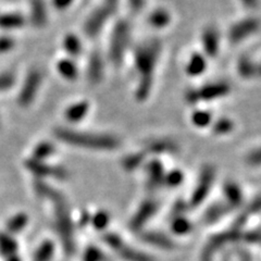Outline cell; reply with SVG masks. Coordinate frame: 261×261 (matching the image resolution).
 Here are the masks:
<instances>
[{
  "mask_svg": "<svg viewBox=\"0 0 261 261\" xmlns=\"http://www.w3.org/2000/svg\"><path fill=\"white\" fill-rule=\"evenodd\" d=\"M33 189L39 198L46 199L53 205L56 232L61 242L64 254L72 256L76 249L75 233L67 198L59 190L46 183L44 179L36 178L33 183Z\"/></svg>",
  "mask_w": 261,
  "mask_h": 261,
  "instance_id": "1",
  "label": "cell"
},
{
  "mask_svg": "<svg viewBox=\"0 0 261 261\" xmlns=\"http://www.w3.org/2000/svg\"><path fill=\"white\" fill-rule=\"evenodd\" d=\"M161 53V44L158 39L145 40L135 49V70L140 75V82L135 92L138 100H145L149 97L152 88V75Z\"/></svg>",
  "mask_w": 261,
  "mask_h": 261,
  "instance_id": "2",
  "label": "cell"
},
{
  "mask_svg": "<svg viewBox=\"0 0 261 261\" xmlns=\"http://www.w3.org/2000/svg\"><path fill=\"white\" fill-rule=\"evenodd\" d=\"M54 133L59 141L65 144L91 150H113L120 145L119 138L109 134L80 132L67 127L56 128Z\"/></svg>",
  "mask_w": 261,
  "mask_h": 261,
  "instance_id": "3",
  "label": "cell"
},
{
  "mask_svg": "<svg viewBox=\"0 0 261 261\" xmlns=\"http://www.w3.org/2000/svg\"><path fill=\"white\" fill-rule=\"evenodd\" d=\"M102 242L124 261H154L146 252L129 246L121 236L114 232H107L102 236Z\"/></svg>",
  "mask_w": 261,
  "mask_h": 261,
  "instance_id": "4",
  "label": "cell"
},
{
  "mask_svg": "<svg viewBox=\"0 0 261 261\" xmlns=\"http://www.w3.org/2000/svg\"><path fill=\"white\" fill-rule=\"evenodd\" d=\"M130 37V28L126 21H119L114 27L109 46V57L112 63L120 65L123 61V58L128 47Z\"/></svg>",
  "mask_w": 261,
  "mask_h": 261,
  "instance_id": "5",
  "label": "cell"
},
{
  "mask_svg": "<svg viewBox=\"0 0 261 261\" xmlns=\"http://www.w3.org/2000/svg\"><path fill=\"white\" fill-rule=\"evenodd\" d=\"M216 177V170L212 166H205L199 173L197 183H196L193 194L189 201V206L192 208H197L206 200L212 189Z\"/></svg>",
  "mask_w": 261,
  "mask_h": 261,
  "instance_id": "6",
  "label": "cell"
},
{
  "mask_svg": "<svg viewBox=\"0 0 261 261\" xmlns=\"http://www.w3.org/2000/svg\"><path fill=\"white\" fill-rule=\"evenodd\" d=\"M25 168L38 179L55 178L59 179V181H64L70 176L69 171L63 167L50 166L46 161L35 160L33 158L25 161Z\"/></svg>",
  "mask_w": 261,
  "mask_h": 261,
  "instance_id": "7",
  "label": "cell"
},
{
  "mask_svg": "<svg viewBox=\"0 0 261 261\" xmlns=\"http://www.w3.org/2000/svg\"><path fill=\"white\" fill-rule=\"evenodd\" d=\"M230 93V85L224 82L211 83L199 89H192L186 94V99L190 103H196L200 100H214L224 97Z\"/></svg>",
  "mask_w": 261,
  "mask_h": 261,
  "instance_id": "8",
  "label": "cell"
},
{
  "mask_svg": "<svg viewBox=\"0 0 261 261\" xmlns=\"http://www.w3.org/2000/svg\"><path fill=\"white\" fill-rule=\"evenodd\" d=\"M159 209V202L156 199L147 198L141 202L135 214L129 220L128 227L134 232H142L144 226L156 215Z\"/></svg>",
  "mask_w": 261,
  "mask_h": 261,
  "instance_id": "9",
  "label": "cell"
},
{
  "mask_svg": "<svg viewBox=\"0 0 261 261\" xmlns=\"http://www.w3.org/2000/svg\"><path fill=\"white\" fill-rule=\"evenodd\" d=\"M40 84H42V73L38 70L31 71L25 80H24V83L20 91L18 98L19 105L22 107H29L33 100L35 99Z\"/></svg>",
  "mask_w": 261,
  "mask_h": 261,
  "instance_id": "10",
  "label": "cell"
},
{
  "mask_svg": "<svg viewBox=\"0 0 261 261\" xmlns=\"http://www.w3.org/2000/svg\"><path fill=\"white\" fill-rule=\"evenodd\" d=\"M111 13L112 11L106 5L98 7L97 9H95L91 14H89L87 20L85 21V34L91 38L96 37L101 32L105 24L107 23Z\"/></svg>",
  "mask_w": 261,
  "mask_h": 261,
  "instance_id": "11",
  "label": "cell"
},
{
  "mask_svg": "<svg viewBox=\"0 0 261 261\" xmlns=\"http://www.w3.org/2000/svg\"><path fill=\"white\" fill-rule=\"evenodd\" d=\"M259 29V21L255 18H247L241 20L240 22L235 23L230 29L228 37H230L231 43L238 44L242 40L248 38L252 34L258 31Z\"/></svg>",
  "mask_w": 261,
  "mask_h": 261,
  "instance_id": "12",
  "label": "cell"
},
{
  "mask_svg": "<svg viewBox=\"0 0 261 261\" xmlns=\"http://www.w3.org/2000/svg\"><path fill=\"white\" fill-rule=\"evenodd\" d=\"M140 238L146 244L154 248L163 250H171L175 247V243L169 235L159 231H142Z\"/></svg>",
  "mask_w": 261,
  "mask_h": 261,
  "instance_id": "13",
  "label": "cell"
},
{
  "mask_svg": "<svg viewBox=\"0 0 261 261\" xmlns=\"http://www.w3.org/2000/svg\"><path fill=\"white\" fill-rule=\"evenodd\" d=\"M146 173H147V186L151 190L158 189L159 186L163 184L165 181L166 171L163 168L162 163L159 160H151L146 166Z\"/></svg>",
  "mask_w": 261,
  "mask_h": 261,
  "instance_id": "14",
  "label": "cell"
},
{
  "mask_svg": "<svg viewBox=\"0 0 261 261\" xmlns=\"http://www.w3.org/2000/svg\"><path fill=\"white\" fill-rule=\"evenodd\" d=\"M223 195H224V202L230 207L231 210H234L242 206L244 201V196L240 186L234 182H227L223 187Z\"/></svg>",
  "mask_w": 261,
  "mask_h": 261,
  "instance_id": "15",
  "label": "cell"
},
{
  "mask_svg": "<svg viewBox=\"0 0 261 261\" xmlns=\"http://www.w3.org/2000/svg\"><path fill=\"white\" fill-rule=\"evenodd\" d=\"M203 50L209 57H216L220 48V34L215 28H207L202 33Z\"/></svg>",
  "mask_w": 261,
  "mask_h": 261,
  "instance_id": "16",
  "label": "cell"
},
{
  "mask_svg": "<svg viewBox=\"0 0 261 261\" xmlns=\"http://www.w3.org/2000/svg\"><path fill=\"white\" fill-rule=\"evenodd\" d=\"M232 210L230 209L224 201H216L205 210L203 212V221L208 224L216 223L220 221L225 215H227L228 212H231Z\"/></svg>",
  "mask_w": 261,
  "mask_h": 261,
  "instance_id": "17",
  "label": "cell"
},
{
  "mask_svg": "<svg viewBox=\"0 0 261 261\" xmlns=\"http://www.w3.org/2000/svg\"><path fill=\"white\" fill-rule=\"evenodd\" d=\"M31 22L36 28H43L48 20L47 8L44 0H32L31 2Z\"/></svg>",
  "mask_w": 261,
  "mask_h": 261,
  "instance_id": "18",
  "label": "cell"
},
{
  "mask_svg": "<svg viewBox=\"0 0 261 261\" xmlns=\"http://www.w3.org/2000/svg\"><path fill=\"white\" fill-rule=\"evenodd\" d=\"M30 218L25 212H18V214L13 215L6 221L5 224V232L10 235L19 234L24 231L29 225Z\"/></svg>",
  "mask_w": 261,
  "mask_h": 261,
  "instance_id": "19",
  "label": "cell"
},
{
  "mask_svg": "<svg viewBox=\"0 0 261 261\" xmlns=\"http://www.w3.org/2000/svg\"><path fill=\"white\" fill-rule=\"evenodd\" d=\"M88 80L94 84L99 83L103 76V61L101 56L98 53L92 54L88 61Z\"/></svg>",
  "mask_w": 261,
  "mask_h": 261,
  "instance_id": "20",
  "label": "cell"
},
{
  "mask_svg": "<svg viewBox=\"0 0 261 261\" xmlns=\"http://www.w3.org/2000/svg\"><path fill=\"white\" fill-rule=\"evenodd\" d=\"M19 244L12 235L5 231H0V256L8 258L16 254Z\"/></svg>",
  "mask_w": 261,
  "mask_h": 261,
  "instance_id": "21",
  "label": "cell"
},
{
  "mask_svg": "<svg viewBox=\"0 0 261 261\" xmlns=\"http://www.w3.org/2000/svg\"><path fill=\"white\" fill-rule=\"evenodd\" d=\"M56 252V245L50 240L40 243L33 254V261H51Z\"/></svg>",
  "mask_w": 261,
  "mask_h": 261,
  "instance_id": "22",
  "label": "cell"
},
{
  "mask_svg": "<svg viewBox=\"0 0 261 261\" xmlns=\"http://www.w3.org/2000/svg\"><path fill=\"white\" fill-rule=\"evenodd\" d=\"M24 23H25V19L20 13H0V29L4 30H16L21 29Z\"/></svg>",
  "mask_w": 261,
  "mask_h": 261,
  "instance_id": "23",
  "label": "cell"
},
{
  "mask_svg": "<svg viewBox=\"0 0 261 261\" xmlns=\"http://www.w3.org/2000/svg\"><path fill=\"white\" fill-rule=\"evenodd\" d=\"M238 69L240 75L244 79H252L259 74L258 64L254 62L251 58L247 56H243L239 60Z\"/></svg>",
  "mask_w": 261,
  "mask_h": 261,
  "instance_id": "24",
  "label": "cell"
},
{
  "mask_svg": "<svg viewBox=\"0 0 261 261\" xmlns=\"http://www.w3.org/2000/svg\"><path fill=\"white\" fill-rule=\"evenodd\" d=\"M89 110V103L87 101H80L65 110V118L70 122H79L87 114Z\"/></svg>",
  "mask_w": 261,
  "mask_h": 261,
  "instance_id": "25",
  "label": "cell"
},
{
  "mask_svg": "<svg viewBox=\"0 0 261 261\" xmlns=\"http://www.w3.org/2000/svg\"><path fill=\"white\" fill-rule=\"evenodd\" d=\"M170 227H171V231H172V233H174L175 235L183 236V235L189 234L192 231L193 224L185 216H178V217L171 218Z\"/></svg>",
  "mask_w": 261,
  "mask_h": 261,
  "instance_id": "26",
  "label": "cell"
},
{
  "mask_svg": "<svg viewBox=\"0 0 261 261\" xmlns=\"http://www.w3.org/2000/svg\"><path fill=\"white\" fill-rule=\"evenodd\" d=\"M207 67L205 57L200 54H194L187 63L186 71L191 76H197L205 72Z\"/></svg>",
  "mask_w": 261,
  "mask_h": 261,
  "instance_id": "27",
  "label": "cell"
},
{
  "mask_svg": "<svg viewBox=\"0 0 261 261\" xmlns=\"http://www.w3.org/2000/svg\"><path fill=\"white\" fill-rule=\"evenodd\" d=\"M177 150L175 143L170 140H159L151 142L147 146V151L154 153V154H162V153H172Z\"/></svg>",
  "mask_w": 261,
  "mask_h": 261,
  "instance_id": "28",
  "label": "cell"
},
{
  "mask_svg": "<svg viewBox=\"0 0 261 261\" xmlns=\"http://www.w3.org/2000/svg\"><path fill=\"white\" fill-rule=\"evenodd\" d=\"M145 159H146L145 151L133 152L130 154H127V156L122 160V167H123L124 170L127 171V172H130V171H135L136 169L140 168L144 163Z\"/></svg>",
  "mask_w": 261,
  "mask_h": 261,
  "instance_id": "29",
  "label": "cell"
},
{
  "mask_svg": "<svg viewBox=\"0 0 261 261\" xmlns=\"http://www.w3.org/2000/svg\"><path fill=\"white\" fill-rule=\"evenodd\" d=\"M58 72L61 74L62 77L69 81H73L77 77V68L75 63L70 59H62L58 62L57 65Z\"/></svg>",
  "mask_w": 261,
  "mask_h": 261,
  "instance_id": "30",
  "label": "cell"
},
{
  "mask_svg": "<svg viewBox=\"0 0 261 261\" xmlns=\"http://www.w3.org/2000/svg\"><path fill=\"white\" fill-rule=\"evenodd\" d=\"M171 16L166 9H156L149 15V23L154 29H163L170 23Z\"/></svg>",
  "mask_w": 261,
  "mask_h": 261,
  "instance_id": "31",
  "label": "cell"
},
{
  "mask_svg": "<svg viewBox=\"0 0 261 261\" xmlns=\"http://www.w3.org/2000/svg\"><path fill=\"white\" fill-rule=\"evenodd\" d=\"M63 46L65 51H67L71 57H77L82 54V43L80 38L74 34H69L65 36L63 40Z\"/></svg>",
  "mask_w": 261,
  "mask_h": 261,
  "instance_id": "32",
  "label": "cell"
},
{
  "mask_svg": "<svg viewBox=\"0 0 261 261\" xmlns=\"http://www.w3.org/2000/svg\"><path fill=\"white\" fill-rule=\"evenodd\" d=\"M55 153V146L48 142H42L39 143L34 150H33L32 158L35 160L45 161L49 156Z\"/></svg>",
  "mask_w": 261,
  "mask_h": 261,
  "instance_id": "33",
  "label": "cell"
},
{
  "mask_svg": "<svg viewBox=\"0 0 261 261\" xmlns=\"http://www.w3.org/2000/svg\"><path fill=\"white\" fill-rule=\"evenodd\" d=\"M110 222V215L106 210H99L95 212L91 217V223L95 230L103 231Z\"/></svg>",
  "mask_w": 261,
  "mask_h": 261,
  "instance_id": "34",
  "label": "cell"
},
{
  "mask_svg": "<svg viewBox=\"0 0 261 261\" xmlns=\"http://www.w3.org/2000/svg\"><path fill=\"white\" fill-rule=\"evenodd\" d=\"M82 261H108V258L99 247L89 245L83 252Z\"/></svg>",
  "mask_w": 261,
  "mask_h": 261,
  "instance_id": "35",
  "label": "cell"
},
{
  "mask_svg": "<svg viewBox=\"0 0 261 261\" xmlns=\"http://www.w3.org/2000/svg\"><path fill=\"white\" fill-rule=\"evenodd\" d=\"M183 179H184V174L182 171L175 169V170H172V171H170V172L166 173L163 184H166L170 187H177L178 185L182 184Z\"/></svg>",
  "mask_w": 261,
  "mask_h": 261,
  "instance_id": "36",
  "label": "cell"
},
{
  "mask_svg": "<svg viewBox=\"0 0 261 261\" xmlns=\"http://www.w3.org/2000/svg\"><path fill=\"white\" fill-rule=\"evenodd\" d=\"M193 123L198 127H206L211 122V114L205 110H197L195 111L192 117Z\"/></svg>",
  "mask_w": 261,
  "mask_h": 261,
  "instance_id": "37",
  "label": "cell"
},
{
  "mask_svg": "<svg viewBox=\"0 0 261 261\" xmlns=\"http://www.w3.org/2000/svg\"><path fill=\"white\" fill-rule=\"evenodd\" d=\"M233 127L234 123L230 119L222 118L218 120L214 124V132L218 135H225L227 133H230Z\"/></svg>",
  "mask_w": 261,
  "mask_h": 261,
  "instance_id": "38",
  "label": "cell"
},
{
  "mask_svg": "<svg viewBox=\"0 0 261 261\" xmlns=\"http://www.w3.org/2000/svg\"><path fill=\"white\" fill-rule=\"evenodd\" d=\"M15 83V75L12 72L0 73V92H6L12 88Z\"/></svg>",
  "mask_w": 261,
  "mask_h": 261,
  "instance_id": "39",
  "label": "cell"
},
{
  "mask_svg": "<svg viewBox=\"0 0 261 261\" xmlns=\"http://www.w3.org/2000/svg\"><path fill=\"white\" fill-rule=\"evenodd\" d=\"M189 203L184 202L183 200H177L171 210V218L178 217V216H185V212L189 209Z\"/></svg>",
  "mask_w": 261,
  "mask_h": 261,
  "instance_id": "40",
  "label": "cell"
},
{
  "mask_svg": "<svg viewBox=\"0 0 261 261\" xmlns=\"http://www.w3.org/2000/svg\"><path fill=\"white\" fill-rule=\"evenodd\" d=\"M242 240L248 244H258L260 241L259 230H250L242 233Z\"/></svg>",
  "mask_w": 261,
  "mask_h": 261,
  "instance_id": "41",
  "label": "cell"
},
{
  "mask_svg": "<svg viewBox=\"0 0 261 261\" xmlns=\"http://www.w3.org/2000/svg\"><path fill=\"white\" fill-rule=\"evenodd\" d=\"M14 40L11 37L3 36L0 37V54L8 53L13 48Z\"/></svg>",
  "mask_w": 261,
  "mask_h": 261,
  "instance_id": "42",
  "label": "cell"
},
{
  "mask_svg": "<svg viewBox=\"0 0 261 261\" xmlns=\"http://www.w3.org/2000/svg\"><path fill=\"white\" fill-rule=\"evenodd\" d=\"M127 2H128L129 8L135 13L141 12L146 4V0H127Z\"/></svg>",
  "mask_w": 261,
  "mask_h": 261,
  "instance_id": "43",
  "label": "cell"
},
{
  "mask_svg": "<svg viewBox=\"0 0 261 261\" xmlns=\"http://www.w3.org/2000/svg\"><path fill=\"white\" fill-rule=\"evenodd\" d=\"M248 163L252 167H258L260 165V151L259 149L252 150L249 154H248Z\"/></svg>",
  "mask_w": 261,
  "mask_h": 261,
  "instance_id": "44",
  "label": "cell"
},
{
  "mask_svg": "<svg viewBox=\"0 0 261 261\" xmlns=\"http://www.w3.org/2000/svg\"><path fill=\"white\" fill-rule=\"evenodd\" d=\"M54 6L57 8L58 10H64L69 8L74 0H53Z\"/></svg>",
  "mask_w": 261,
  "mask_h": 261,
  "instance_id": "45",
  "label": "cell"
},
{
  "mask_svg": "<svg viewBox=\"0 0 261 261\" xmlns=\"http://www.w3.org/2000/svg\"><path fill=\"white\" fill-rule=\"evenodd\" d=\"M259 210H260V199L259 197H256L250 202V205L247 208V212L248 214L254 215V214H258Z\"/></svg>",
  "mask_w": 261,
  "mask_h": 261,
  "instance_id": "46",
  "label": "cell"
},
{
  "mask_svg": "<svg viewBox=\"0 0 261 261\" xmlns=\"http://www.w3.org/2000/svg\"><path fill=\"white\" fill-rule=\"evenodd\" d=\"M241 2L245 7L249 8V9H256L259 4V0H241Z\"/></svg>",
  "mask_w": 261,
  "mask_h": 261,
  "instance_id": "47",
  "label": "cell"
},
{
  "mask_svg": "<svg viewBox=\"0 0 261 261\" xmlns=\"http://www.w3.org/2000/svg\"><path fill=\"white\" fill-rule=\"evenodd\" d=\"M91 217L92 215H89L88 212H83V214L81 215V219H80V224L81 225H86L87 223H91Z\"/></svg>",
  "mask_w": 261,
  "mask_h": 261,
  "instance_id": "48",
  "label": "cell"
},
{
  "mask_svg": "<svg viewBox=\"0 0 261 261\" xmlns=\"http://www.w3.org/2000/svg\"><path fill=\"white\" fill-rule=\"evenodd\" d=\"M118 4H119V0H105V5L107 6L112 12L116 11Z\"/></svg>",
  "mask_w": 261,
  "mask_h": 261,
  "instance_id": "49",
  "label": "cell"
},
{
  "mask_svg": "<svg viewBox=\"0 0 261 261\" xmlns=\"http://www.w3.org/2000/svg\"><path fill=\"white\" fill-rule=\"evenodd\" d=\"M240 261H251V257L247 251H240Z\"/></svg>",
  "mask_w": 261,
  "mask_h": 261,
  "instance_id": "50",
  "label": "cell"
},
{
  "mask_svg": "<svg viewBox=\"0 0 261 261\" xmlns=\"http://www.w3.org/2000/svg\"><path fill=\"white\" fill-rule=\"evenodd\" d=\"M6 261H22V259H21V257L18 254H15L13 256H10V257L6 258Z\"/></svg>",
  "mask_w": 261,
  "mask_h": 261,
  "instance_id": "51",
  "label": "cell"
}]
</instances>
